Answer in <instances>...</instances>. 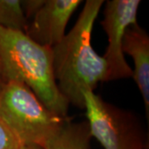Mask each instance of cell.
I'll list each match as a JSON object with an SVG mask.
<instances>
[{
	"instance_id": "9c48e42d",
	"label": "cell",
	"mask_w": 149,
	"mask_h": 149,
	"mask_svg": "<svg viewBox=\"0 0 149 149\" xmlns=\"http://www.w3.org/2000/svg\"><path fill=\"white\" fill-rule=\"evenodd\" d=\"M27 25L21 0H0V27L25 33Z\"/></svg>"
},
{
	"instance_id": "7c38bea8",
	"label": "cell",
	"mask_w": 149,
	"mask_h": 149,
	"mask_svg": "<svg viewBox=\"0 0 149 149\" xmlns=\"http://www.w3.org/2000/svg\"><path fill=\"white\" fill-rule=\"evenodd\" d=\"M20 149H43L41 147L35 146V145H23L22 146Z\"/></svg>"
},
{
	"instance_id": "7a4b0ae2",
	"label": "cell",
	"mask_w": 149,
	"mask_h": 149,
	"mask_svg": "<svg viewBox=\"0 0 149 149\" xmlns=\"http://www.w3.org/2000/svg\"><path fill=\"white\" fill-rule=\"evenodd\" d=\"M0 80L27 86L49 110L67 118L69 103L54 75L52 48L41 46L23 32L0 27Z\"/></svg>"
},
{
	"instance_id": "4fadbf2b",
	"label": "cell",
	"mask_w": 149,
	"mask_h": 149,
	"mask_svg": "<svg viewBox=\"0 0 149 149\" xmlns=\"http://www.w3.org/2000/svg\"><path fill=\"white\" fill-rule=\"evenodd\" d=\"M3 82L0 80V93H1V91H2V90H3Z\"/></svg>"
},
{
	"instance_id": "3957f363",
	"label": "cell",
	"mask_w": 149,
	"mask_h": 149,
	"mask_svg": "<svg viewBox=\"0 0 149 149\" xmlns=\"http://www.w3.org/2000/svg\"><path fill=\"white\" fill-rule=\"evenodd\" d=\"M0 118L22 146L35 145L42 148L68 118L49 110L27 86L17 82L3 87Z\"/></svg>"
},
{
	"instance_id": "277c9868",
	"label": "cell",
	"mask_w": 149,
	"mask_h": 149,
	"mask_svg": "<svg viewBox=\"0 0 149 149\" xmlns=\"http://www.w3.org/2000/svg\"><path fill=\"white\" fill-rule=\"evenodd\" d=\"M83 98L92 138L104 148L148 149L143 126L133 112L104 101L94 91H85Z\"/></svg>"
},
{
	"instance_id": "6da1fadb",
	"label": "cell",
	"mask_w": 149,
	"mask_h": 149,
	"mask_svg": "<svg viewBox=\"0 0 149 149\" xmlns=\"http://www.w3.org/2000/svg\"><path fill=\"white\" fill-rule=\"evenodd\" d=\"M104 1L87 0L73 28L52 47L54 75L69 104L84 109L83 93L107 79L106 62L92 47L91 35Z\"/></svg>"
},
{
	"instance_id": "30bf717a",
	"label": "cell",
	"mask_w": 149,
	"mask_h": 149,
	"mask_svg": "<svg viewBox=\"0 0 149 149\" xmlns=\"http://www.w3.org/2000/svg\"><path fill=\"white\" fill-rule=\"evenodd\" d=\"M22 146L14 133L0 118V149H20Z\"/></svg>"
},
{
	"instance_id": "8fae6325",
	"label": "cell",
	"mask_w": 149,
	"mask_h": 149,
	"mask_svg": "<svg viewBox=\"0 0 149 149\" xmlns=\"http://www.w3.org/2000/svg\"><path fill=\"white\" fill-rule=\"evenodd\" d=\"M45 0H23L21 1V5L24 15L27 20L29 21L34 17L37 11L43 5Z\"/></svg>"
},
{
	"instance_id": "8992f818",
	"label": "cell",
	"mask_w": 149,
	"mask_h": 149,
	"mask_svg": "<svg viewBox=\"0 0 149 149\" xmlns=\"http://www.w3.org/2000/svg\"><path fill=\"white\" fill-rule=\"evenodd\" d=\"M81 3V0H45L28 22L25 34L41 46L54 47L65 37L70 18Z\"/></svg>"
},
{
	"instance_id": "52a82bcc",
	"label": "cell",
	"mask_w": 149,
	"mask_h": 149,
	"mask_svg": "<svg viewBox=\"0 0 149 149\" xmlns=\"http://www.w3.org/2000/svg\"><path fill=\"white\" fill-rule=\"evenodd\" d=\"M123 52L133 60V77L142 95L149 117V36L146 30L135 23L128 27L123 41Z\"/></svg>"
},
{
	"instance_id": "5b68a950",
	"label": "cell",
	"mask_w": 149,
	"mask_h": 149,
	"mask_svg": "<svg viewBox=\"0 0 149 149\" xmlns=\"http://www.w3.org/2000/svg\"><path fill=\"white\" fill-rule=\"evenodd\" d=\"M140 0H109L105 3L101 25L108 37L103 56L107 65L106 82L133 76V70L123 52V41L128 27L137 22Z\"/></svg>"
},
{
	"instance_id": "ba28073f",
	"label": "cell",
	"mask_w": 149,
	"mask_h": 149,
	"mask_svg": "<svg viewBox=\"0 0 149 149\" xmlns=\"http://www.w3.org/2000/svg\"><path fill=\"white\" fill-rule=\"evenodd\" d=\"M92 135L86 122H71L69 118L43 149H91Z\"/></svg>"
}]
</instances>
